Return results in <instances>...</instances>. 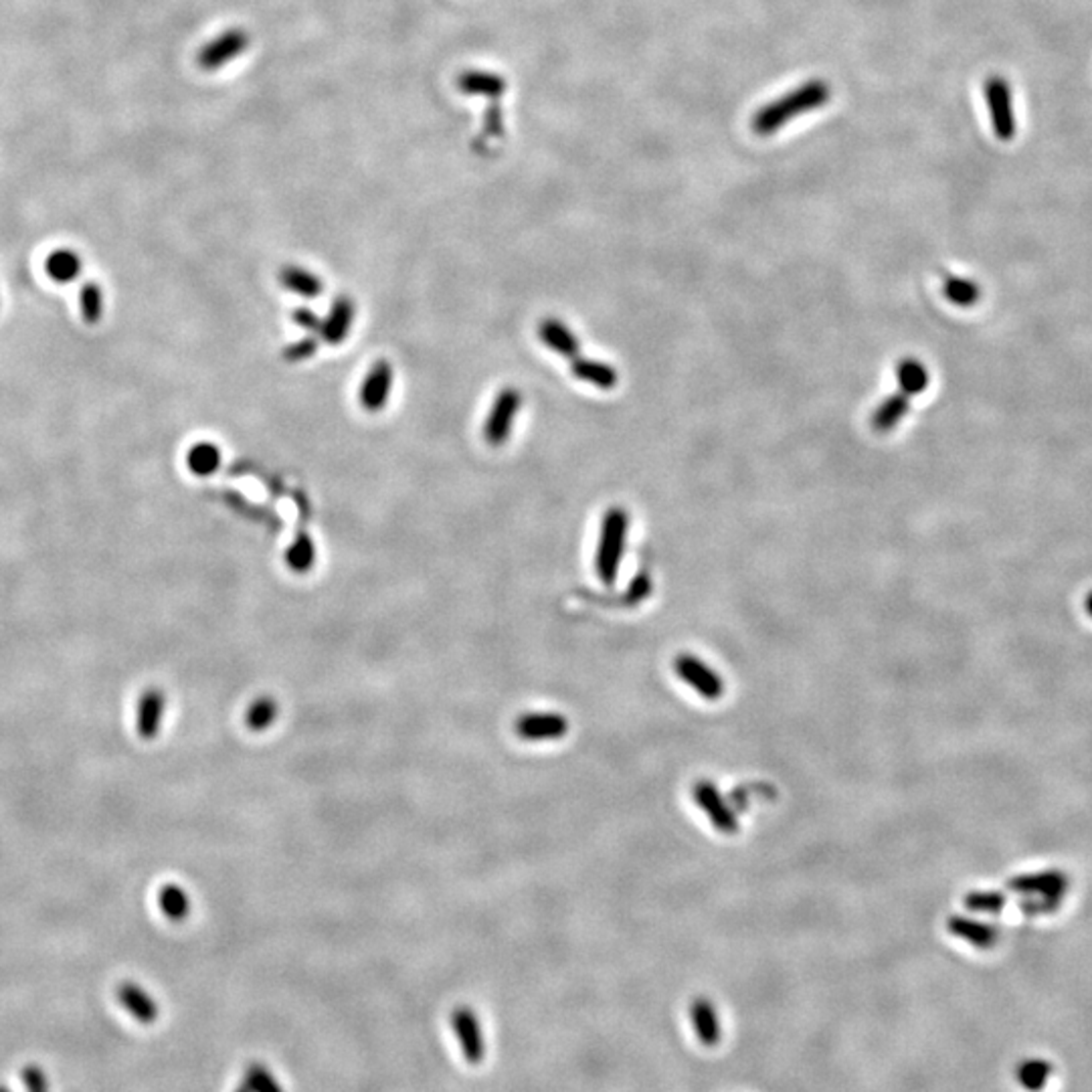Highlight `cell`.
Returning a JSON list of instances; mask_svg holds the SVG:
<instances>
[{"instance_id": "obj_29", "label": "cell", "mask_w": 1092, "mask_h": 1092, "mask_svg": "<svg viewBox=\"0 0 1092 1092\" xmlns=\"http://www.w3.org/2000/svg\"><path fill=\"white\" fill-rule=\"evenodd\" d=\"M314 543H311L308 535H300L296 543L286 550V563L294 573H308L311 565H314Z\"/></svg>"}, {"instance_id": "obj_9", "label": "cell", "mask_w": 1092, "mask_h": 1092, "mask_svg": "<svg viewBox=\"0 0 1092 1092\" xmlns=\"http://www.w3.org/2000/svg\"><path fill=\"white\" fill-rule=\"evenodd\" d=\"M514 733L524 740H556L569 733V721L556 712H528L514 723Z\"/></svg>"}, {"instance_id": "obj_25", "label": "cell", "mask_w": 1092, "mask_h": 1092, "mask_svg": "<svg viewBox=\"0 0 1092 1092\" xmlns=\"http://www.w3.org/2000/svg\"><path fill=\"white\" fill-rule=\"evenodd\" d=\"M279 279H282V284H284L288 290H292V292H296V294H300V296H304V298H316V296L322 292V282H320V279H318L314 273H311V271L302 269V267H296V265L286 267V269L282 271V275H279Z\"/></svg>"}, {"instance_id": "obj_35", "label": "cell", "mask_w": 1092, "mask_h": 1092, "mask_svg": "<svg viewBox=\"0 0 1092 1092\" xmlns=\"http://www.w3.org/2000/svg\"><path fill=\"white\" fill-rule=\"evenodd\" d=\"M294 318H296V322H298L302 328H309V330H316L318 324H320L318 318H316L314 314H311L309 309H298L296 314H294Z\"/></svg>"}, {"instance_id": "obj_18", "label": "cell", "mask_w": 1092, "mask_h": 1092, "mask_svg": "<svg viewBox=\"0 0 1092 1092\" xmlns=\"http://www.w3.org/2000/svg\"><path fill=\"white\" fill-rule=\"evenodd\" d=\"M1054 1076V1065L1046 1058H1025L1016 1067V1080L1027 1092H1042Z\"/></svg>"}, {"instance_id": "obj_21", "label": "cell", "mask_w": 1092, "mask_h": 1092, "mask_svg": "<svg viewBox=\"0 0 1092 1092\" xmlns=\"http://www.w3.org/2000/svg\"><path fill=\"white\" fill-rule=\"evenodd\" d=\"M896 381H898L900 393L915 397V395H921V393L926 391L930 377H928L926 366L921 360L904 358V360H900V364L896 368Z\"/></svg>"}, {"instance_id": "obj_37", "label": "cell", "mask_w": 1092, "mask_h": 1092, "mask_svg": "<svg viewBox=\"0 0 1092 1092\" xmlns=\"http://www.w3.org/2000/svg\"><path fill=\"white\" fill-rule=\"evenodd\" d=\"M235 1092H249V1090H247V1086H245V1084H243V1082H241V1086H239V1088H237V1090H235Z\"/></svg>"}, {"instance_id": "obj_14", "label": "cell", "mask_w": 1092, "mask_h": 1092, "mask_svg": "<svg viewBox=\"0 0 1092 1092\" xmlns=\"http://www.w3.org/2000/svg\"><path fill=\"white\" fill-rule=\"evenodd\" d=\"M118 1000L140 1023H154L156 1018H159V1006L152 1000V995L138 983L123 981L118 987Z\"/></svg>"}, {"instance_id": "obj_10", "label": "cell", "mask_w": 1092, "mask_h": 1092, "mask_svg": "<svg viewBox=\"0 0 1092 1092\" xmlns=\"http://www.w3.org/2000/svg\"><path fill=\"white\" fill-rule=\"evenodd\" d=\"M694 799L702 807V811L706 814V818L712 822V826L719 830L721 833H736L738 831L736 816L733 814V809L727 805V801L723 799L719 789H716L712 783L700 782L694 787Z\"/></svg>"}, {"instance_id": "obj_20", "label": "cell", "mask_w": 1092, "mask_h": 1092, "mask_svg": "<svg viewBox=\"0 0 1092 1092\" xmlns=\"http://www.w3.org/2000/svg\"><path fill=\"white\" fill-rule=\"evenodd\" d=\"M573 374L579 381H585V383L597 387V389H603V391L613 389L619 381L615 368H611L605 362L589 360V358H583V356H577L573 360Z\"/></svg>"}, {"instance_id": "obj_7", "label": "cell", "mask_w": 1092, "mask_h": 1092, "mask_svg": "<svg viewBox=\"0 0 1092 1092\" xmlns=\"http://www.w3.org/2000/svg\"><path fill=\"white\" fill-rule=\"evenodd\" d=\"M247 45H249V35L245 30L229 28L201 49L197 57L199 68L205 71H218L227 64H231L233 59H237L247 49Z\"/></svg>"}, {"instance_id": "obj_8", "label": "cell", "mask_w": 1092, "mask_h": 1092, "mask_svg": "<svg viewBox=\"0 0 1092 1092\" xmlns=\"http://www.w3.org/2000/svg\"><path fill=\"white\" fill-rule=\"evenodd\" d=\"M451 1027L455 1038L459 1042L461 1054L470 1065H480L486 1058V1040L482 1034V1025L472 1008H457L451 1012Z\"/></svg>"}, {"instance_id": "obj_2", "label": "cell", "mask_w": 1092, "mask_h": 1092, "mask_svg": "<svg viewBox=\"0 0 1092 1092\" xmlns=\"http://www.w3.org/2000/svg\"><path fill=\"white\" fill-rule=\"evenodd\" d=\"M1010 890L1029 898L1023 902V911L1027 915H1046L1056 911L1058 904L1068 894L1070 878L1060 870L1023 874V877L1010 880Z\"/></svg>"}, {"instance_id": "obj_38", "label": "cell", "mask_w": 1092, "mask_h": 1092, "mask_svg": "<svg viewBox=\"0 0 1092 1092\" xmlns=\"http://www.w3.org/2000/svg\"><path fill=\"white\" fill-rule=\"evenodd\" d=\"M0 1092H9V1090H7V1088H3V1086H0Z\"/></svg>"}, {"instance_id": "obj_30", "label": "cell", "mask_w": 1092, "mask_h": 1092, "mask_svg": "<svg viewBox=\"0 0 1092 1092\" xmlns=\"http://www.w3.org/2000/svg\"><path fill=\"white\" fill-rule=\"evenodd\" d=\"M243 1084L247 1086L249 1092H284V1088H282V1084L277 1082V1078L263 1065H258V1063L247 1067Z\"/></svg>"}, {"instance_id": "obj_26", "label": "cell", "mask_w": 1092, "mask_h": 1092, "mask_svg": "<svg viewBox=\"0 0 1092 1092\" xmlns=\"http://www.w3.org/2000/svg\"><path fill=\"white\" fill-rule=\"evenodd\" d=\"M459 89L463 93H484L488 98H496L504 93L506 83L498 75L484 73V71H467L459 77Z\"/></svg>"}, {"instance_id": "obj_27", "label": "cell", "mask_w": 1092, "mask_h": 1092, "mask_svg": "<svg viewBox=\"0 0 1092 1092\" xmlns=\"http://www.w3.org/2000/svg\"><path fill=\"white\" fill-rule=\"evenodd\" d=\"M186 463H189V470L197 476H211L216 472V467L221 465V451H218L216 446L213 444H197L191 448L189 455H186Z\"/></svg>"}, {"instance_id": "obj_28", "label": "cell", "mask_w": 1092, "mask_h": 1092, "mask_svg": "<svg viewBox=\"0 0 1092 1092\" xmlns=\"http://www.w3.org/2000/svg\"><path fill=\"white\" fill-rule=\"evenodd\" d=\"M277 710H279V708H277V702H275L273 698L261 696V698H258L252 706L247 708L245 725H247L249 729H252V731H256V733L267 731V729L275 723V719H277Z\"/></svg>"}, {"instance_id": "obj_4", "label": "cell", "mask_w": 1092, "mask_h": 1092, "mask_svg": "<svg viewBox=\"0 0 1092 1092\" xmlns=\"http://www.w3.org/2000/svg\"><path fill=\"white\" fill-rule=\"evenodd\" d=\"M983 96L989 108L991 126L995 136L1008 142L1016 136V118L1012 106V89L1000 75H993L983 83Z\"/></svg>"}, {"instance_id": "obj_36", "label": "cell", "mask_w": 1092, "mask_h": 1092, "mask_svg": "<svg viewBox=\"0 0 1092 1092\" xmlns=\"http://www.w3.org/2000/svg\"><path fill=\"white\" fill-rule=\"evenodd\" d=\"M1084 607H1086V613H1088V615H1090V617H1092V591H1090V593H1088V595H1086V601H1084Z\"/></svg>"}, {"instance_id": "obj_13", "label": "cell", "mask_w": 1092, "mask_h": 1092, "mask_svg": "<svg viewBox=\"0 0 1092 1092\" xmlns=\"http://www.w3.org/2000/svg\"><path fill=\"white\" fill-rule=\"evenodd\" d=\"M947 928L955 937L963 939L965 943H970L977 949H991L1000 941V932L993 925L981 923V921H973V919H967V917H951L947 921Z\"/></svg>"}, {"instance_id": "obj_11", "label": "cell", "mask_w": 1092, "mask_h": 1092, "mask_svg": "<svg viewBox=\"0 0 1092 1092\" xmlns=\"http://www.w3.org/2000/svg\"><path fill=\"white\" fill-rule=\"evenodd\" d=\"M391 387H393V366L387 360H379L377 364H372L360 387L362 407L370 413L385 409V404L391 397Z\"/></svg>"}, {"instance_id": "obj_16", "label": "cell", "mask_w": 1092, "mask_h": 1092, "mask_svg": "<svg viewBox=\"0 0 1092 1092\" xmlns=\"http://www.w3.org/2000/svg\"><path fill=\"white\" fill-rule=\"evenodd\" d=\"M909 411H911V397L909 395H904V393L890 395L888 399H884L878 404V409L872 413V417H870L872 429L878 431V433H888L904 417H907Z\"/></svg>"}, {"instance_id": "obj_19", "label": "cell", "mask_w": 1092, "mask_h": 1092, "mask_svg": "<svg viewBox=\"0 0 1092 1092\" xmlns=\"http://www.w3.org/2000/svg\"><path fill=\"white\" fill-rule=\"evenodd\" d=\"M355 318V306L349 298H338L332 306L330 316L322 326V336L328 345H340L347 338Z\"/></svg>"}, {"instance_id": "obj_1", "label": "cell", "mask_w": 1092, "mask_h": 1092, "mask_svg": "<svg viewBox=\"0 0 1092 1092\" xmlns=\"http://www.w3.org/2000/svg\"><path fill=\"white\" fill-rule=\"evenodd\" d=\"M830 102V85L822 79H811L801 87L785 93L782 100H775L761 108L751 121V128L757 136H771L783 128L787 121L799 118L805 112L818 110Z\"/></svg>"}, {"instance_id": "obj_23", "label": "cell", "mask_w": 1092, "mask_h": 1092, "mask_svg": "<svg viewBox=\"0 0 1092 1092\" xmlns=\"http://www.w3.org/2000/svg\"><path fill=\"white\" fill-rule=\"evenodd\" d=\"M45 269H47L49 277L55 279V282H61V284L73 282L77 273L81 271V260L75 252H71V249H57V252H53L47 258Z\"/></svg>"}, {"instance_id": "obj_15", "label": "cell", "mask_w": 1092, "mask_h": 1092, "mask_svg": "<svg viewBox=\"0 0 1092 1092\" xmlns=\"http://www.w3.org/2000/svg\"><path fill=\"white\" fill-rule=\"evenodd\" d=\"M541 340L545 345L554 351L556 355L565 356V358H577L581 356V349H579V340L577 336L571 332L569 326H565L560 320L556 318H546L543 320L541 328H539Z\"/></svg>"}, {"instance_id": "obj_31", "label": "cell", "mask_w": 1092, "mask_h": 1092, "mask_svg": "<svg viewBox=\"0 0 1092 1092\" xmlns=\"http://www.w3.org/2000/svg\"><path fill=\"white\" fill-rule=\"evenodd\" d=\"M965 907L973 913L997 915L1006 907V896L1002 892H972L965 896Z\"/></svg>"}, {"instance_id": "obj_3", "label": "cell", "mask_w": 1092, "mask_h": 1092, "mask_svg": "<svg viewBox=\"0 0 1092 1092\" xmlns=\"http://www.w3.org/2000/svg\"><path fill=\"white\" fill-rule=\"evenodd\" d=\"M628 526L630 516L623 508H609L601 522V535L595 554V571L599 579L607 585H613L619 575V565L623 552H626V539H628Z\"/></svg>"}, {"instance_id": "obj_17", "label": "cell", "mask_w": 1092, "mask_h": 1092, "mask_svg": "<svg viewBox=\"0 0 1092 1092\" xmlns=\"http://www.w3.org/2000/svg\"><path fill=\"white\" fill-rule=\"evenodd\" d=\"M690 1016H692V1023H694V1029L698 1034V1040L704 1046L719 1044L721 1023H719V1016H716L714 1006L708 1000H704V997H698V1000L692 1002Z\"/></svg>"}, {"instance_id": "obj_12", "label": "cell", "mask_w": 1092, "mask_h": 1092, "mask_svg": "<svg viewBox=\"0 0 1092 1092\" xmlns=\"http://www.w3.org/2000/svg\"><path fill=\"white\" fill-rule=\"evenodd\" d=\"M166 712V694L161 688H148L142 692L136 710V731L144 740L159 736Z\"/></svg>"}, {"instance_id": "obj_22", "label": "cell", "mask_w": 1092, "mask_h": 1092, "mask_svg": "<svg viewBox=\"0 0 1092 1092\" xmlns=\"http://www.w3.org/2000/svg\"><path fill=\"white\" fill-rule=\"evenodd\" d=\"M159 907L166 919L180 923L191 913V898L182 886L170 882L159 890Z\"/></svg>"}, {"instance_id": "obj_33", "label": "cell", "mask_w": 1092, "mask_h": 1092, "mask_svg": "<svg viewBox=\"0 0 1092 1092\" xmlns=\"http://www.w3.org/2000/svg\"><path fill=\"white\" fill-rule=\"evenodd\" d=\"M23 1078H24V1084H26L28 1092H47V1080H45V1074L39 1067H35V1065L24 1067Z\"/></svg>"}, {"instance_id": "obj_32", "label": "cell", "mask_w": 1092, "mask_h": 1092, "mask_svg": "<svg viewBox=\"0 0 1092 1092\" xmlns=\"http://www.w3.org/2000/svg\"><path fill=\"white\" fill-rule=\"evenodd\" d=\"M79 306H81V314L87 322H96L102 316V290L96 284H87L83 286L81 294H79Z\"/></svg>"}, {"instance_id": "obj_5", "label": "cell", "mask_w": 1092, "mask_h": 1092, "mask_svg": "<svg viewBox=\"0 0 1092 1092\" xmlns=\"http://www.w3.org/2000/svg\"><path fill=\"white\" fill-rule=\"evenodd\" d=\"M518 411H520V393L512 387L500 391V395L496 397L492 404V411L484 425V440L492 448H500L508 442L514 417Z\"/></svg>"}, {"instance_id": "obj_24", "label": "cell", "mask_w": 1092, "mask_h": 1092, "mask_svg": "<svg viewBox=\"0 0 1092 1092\" xmlns=\"http://www.w3.org/2000/svg\"><path fill=\"white\" fill-rule=\"evenodd\" d=\"M943 294L951 304L959 308H972L981 300V288L973 282V279H965L957 275L945 277Z\"/></svg>"}, {"instance_id": "obj_34", "label": "cell", "mask_w": 1092, "mask_h": 1092, "mask_svg": "<svg viewBox=\"0 0 1092 1092\" xmlns=\"http://www.w3.org/2000/svg\"><path fill=\"white\" fill-rule=\"evenodd\" d=\"M314 353H316V340L306 338V340H300L298 345H294L286 351V358L288 360H304V358H309Z\"/></svg>"}, {"instance_id": "obj_6", "label": "cell", "mask_w": 1092, "mask_h": 1092, "mask_svg": "<svg viewBox=\"0 0 1092 1092\" xmlns=\"http://www.w3.org/2000/svg\"><path fill=\"white\" fill-rule=\"evenodd\" d=\"M674 672L684 684H688L692 690H696L706 700H719L725 692L721 676L690 653L678 655L674 660Z\"/></svg>"}]
</instances>
